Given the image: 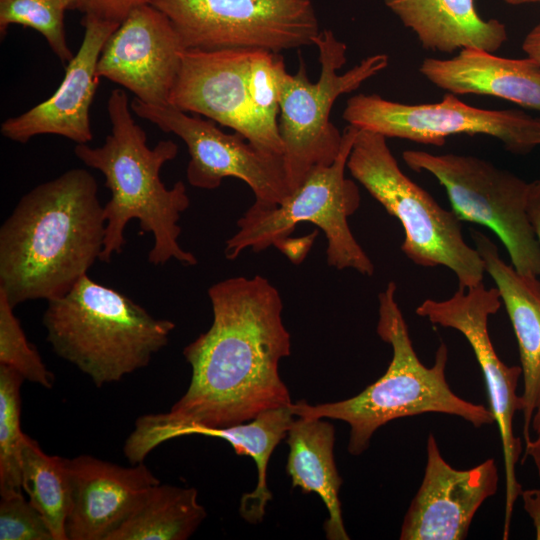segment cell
<instances>
[{
    "instance_id": "1",
    "label": "cell",
    "mask_w": 540,
    "mask_h": 540,
    "mask_svg": "<svg viewBox=\"0 0 540 540\" xmlns=\"http://www.w3.org/2000/svg\"><path fill=\"white\" fill-rule=\"evenodd\" d=\"M208 297L212 324L183 350L192 368L189 387L170 411L136 420L123 446L131 464L168 440L248 422L292 403L279 374L291 340L278 289L263 276H239L211 285Z\"/></svg>"
},
{
    "instance_id": "2",
    "label": "cell",
    "mask_w": 540,
    "mask_h": 540,
    "mask_svg": "<svg viewBox=\"0 0 540 540\" xmlns=\"http://www.w3.org/2000/svg\"><path fill=\"white\" fill-rule=\"evenodd\" d=\"M105 229L89 171L70 169L37 185L0 227V290L14 307L64 296L99 260Z\"/></svg>"
},
{
    "instance_id": "3",
    "label": "cell",
    "mask_w": 540,
    "mask_h": 540,
    "mask_svg": "<svg viewBox=\"0 0 540 540\" xmlns=\"http://www.w3.org/2000/svg\"><path fill=\"white\" fill-rule=\"evenodd\" d=\"M131 102L122 89H114L107 101L111 133L98 147L76 144L74 153L86 166L100 171L111 191L104 205L105 239L99 260L110 263L126 245L125 229L130 220L139 222L143 233H151L153 246L148 262L154 266L175 260L185 266L198 263L179 242L181 214L190 206L183 181L167 188L160 178L165 163L173 160L178 146L172 140L147 145V136L132 116Z\"/></svg>"
},
{
    "instance_id": "4",
    "label": "cell",
    "mask_w": 540,
    "mask_h": 540,
    "mask_svg": "<svg viewBox=\"0 0 540 540\" xmlns=\"http://www.w3.org/2000/svg\"><path fill=\"white\" fill-rule=\"evenodd\" d=\"M391 281L379 293L377 334L392 348L386 372L356 396L331 403L310 405L305 400L291 404L295 416L342 420L350 426L348 452L362 454L373 434L388 422L424 413L458 416L476 428L494 422L489 408L456 395L446 380L448 348L441 343L431 367L418 358L408 327L395 300Z\"/></svg>"
},
{
    "instance_id": "5",
    "label": "cell",
    "mask_w": 540,
    "mask_h": 540,
    "mask_svg": "<svg viewBox=\"0 0 540 540\" xmlns=\"http://www.w3.org/2000/svg\"><path fill=\"white\" fill-rule=\"evenodd\" d=\"M42 320L53 351L97 387L146 367L175 328L88 274L67 294L48 301Z\"/></svg>"
},
{
    "instance_id": "6",
    "label": "cell",
    "mask_w": 540,
    "mask_h": 540,
    "mask_svg": "<svg viewBox=\"0 0 540 540\" xmlns=\"http://www.w3.org/2000/svg\"><path fill=\"white\" fill-rule=\"evenodd\" d=\"M347 168L402 224L405 237L401 250L412 262L449 268L463 289L482 283L484 263L476 248L465 242L461 220L402 172L385 136L359 129Z\"/></svg>"
},
{
    "instance_id": "7",
    "label": "cell",
    "mask_w": 540,
    "mask_h": 540,
    "mask_svg": "<svg viewBox=\"0 0 540 540\" xmlns=\"http://www.w3.org/2000/svg\"><path fill=\"white\" fill-rule=\"evenodd\" d=\"M358 128L343 130L341 150L335 161L313 168L299 188L282 204L267 209L249 208L237 221V232L226 241L224 255L236 259L250 248L260 252L290 237L300 222L318 226L327 238V264L338 270L352 268L371 276L374 264L355 239L348 218L360 206L357 184L345 177V169Z\"/></svg>"
},
{
    "instance_id": "8",
    "label": "cell",
    "mask_w": 540,
    "mask_h": 540,
    "mask_svg": "<svg viewBox=\"0 0 540 540\" xmlns=\"http://www.w3.org/2000/svg\"><path fill=\"white\" fill-rule=\"evenodd\" d=\"M314 45L321 65L318 81H310L301 57L296 74L284 70L281 76L279 133L292 194L313 168L332 164L341 150L343 132L330 121L336 99L359 88L389 63L386 54H375L338 74L347 61L346 44L332 30L324 29Z\"/></svg>"
},
{
    "instance_id": "9",
    "label": "cell",
    "mask_w": 540,
    "mask_h": 540,
    "mask_svg": "<svg viewBox=\"0 0 540 540\" xmlns=\"http://www.w3.org/2000/svg\"><path fill=\"white\" fill-rule=\"evenodd\" d=\"M402 158L411 169L437 178L461 221L496 233L518 273L540 275V244L527 213L528 182L471 155L406 150Z\"/></svg>"
},
{
    "instance_id": "10",
    "label": "cell",
    "mask_w": 540,
    "mask_h": 540,
    "mask_svg": "<svg viewBox=\"0 0 540 540\" xmlns=\"http://www.w3.org/2000/svg\"><path fill=\"white\" fill-rule=\"evenodd\" d=\"M185 49L280 53L314 45L320 25L311 0H153Z\"/></svg>"
},
{
    "instance_id": "11",
    "label": "cell",
    "mask_w": 540,
    "mask_h": 540,
    "mask_svg": "<svg viewBox=\"0 0 540 540\" xmlns=\"http://www.w3.org/2000/svg\"><path fill=\"white\" fill-rule=\"evenodd\" d=\"M342 117L358 129L421 144L441 146L452 135L484 134L514 153L540 145V118L520 110L477 108L449 92L440 102L428 104H404L360 93L348 99Z\"/></svg>"
},
{
    "instance_id": "12",
    "label": "cell",
    "mask_w": 540,
    "mask_h": 540,
    "mask_svg": "<svg viewBox=\"0 0 540 540\" xmlns=\"http://www.w3.org/2000/svg\"><path fill=\"white\" fill-rule=\"evenodd\" d=\"M130 104L134 114L185 143L190 155L186 178L191 186L214 190L224 178H238L254 193L250 208L257 210L276 207L292 195L282 156L266 154L239 132L225 133L213 120L170 104L152 105L137 98Z\"/></svg>"
},
{
    "instance_id": "13",
    "label": "cell",
    "mask_w": 540,
    "mask_h": 540,
    "mask_svg": "<svg viewBox=\"0 0 540 540\" xmlns=\"http://www.w3.org/2000/svg\"><path fill=\"white\" fill-rule=\"evenodd\" d=\"M500 306L498 289H487L482 282L469 289L459 287L447 300L426 299L415 312L435 325L459 331L470 344L482 370L489 409L502 444L505 472L503 539L506 540L515 501L522 492L515 474L522 444L514 434L513 419L517 411H522L523 402L521 395L517 394L518 381L522 376L521 366H508L499 358L488 331L489 316L495 314Z\"/></svg>"
},
{
    "instance_id": "14",
    "label": "cell",
    "mask_w": 540,
    "mask_h": 540,
    "mask_svg": "<svg viewBox=\"0 0 540 540\" xmlns=\"http://www.w3.org/2000/svg\"><path fill=\"white\" fill-rule=\"evenodd\" d=\"M185 47L169 18L152 4L132 10L105 43L96 74L140 101L169 105Z\"/></svg>"
},
{
    "instance_id": "15",
    "label": "cell",
    "mask_w": 540,
    "mask_h": 540,
    "mask_svg": "<svg viewBox=\"0 0 540 540\" xmlns=\"http://www.w3.org/2000/svg\"><path fill=\"white\" fill-rule=\"evenodd\" d=\"M426 455L424 476L404 516L399 538L463 540L480 506L498 489L496 462L489 458L470 469H455L442 457L432 433Z\"/></svg>"
},
{
    "instance_id": "16",
    "label": "cell",
    "mask_w": 540,
    "mask_h": 540,
    "mask_svg": "<svg viewBox=\"0 0 540 540\" xmlns=\"http://www.w3.org/2000/svg\"><path fill=\"white\" fill-rule=\"evenodd\" d=\"M81 23L83 40L67 63L61 84L51 97L1 124L0 132L7 139L26 143L35 136L52 134L76 144L92 140L90 107L100 80L97 63L105 43L120 24L87 15Z\"/></svg>"
},
{
    "instance_id": "17",
    "label": "cell",
    "mask_w": 540,
    "mask_h": 540,
    "mask_svg": "<svg viewBox=\"0 0 540 540\" xmlns=\"http://www.w3.org/2000/svg\"><path fill=\"white\" fill-rule=\"evenodd\" d=\"M71 506L67 540H107L151 486L160 483L142 463L131 467L89 455L69 459Z\"/></svg>"
},
{
    "instance_id": "18",
    "label": "cell",
    "mask_w": 540,
    "mask_h": 540,
    "mask_svg": "<svg viewBox=\"0 0 540 540\" xmlns=\"http://www.w3.org/2000/svg\"><path fill=\"white\" fill-rule=\"evenodd\" d=\"M254 49H185L169 104L239 132L248 126V81Z\"/></svg>"
},
{
    "instance_id": "19",
    "label": "cell",
    "mask_w": 540,
    "mask_h": 540,
    "mask_svg": "<svg viewBox=\"0 0 540 540\" xmlns=\"http://www.w3.org/2000/svg\"><path fill=\"white\" fill-rule=\"evenodd\" d=\"M420 73L455 95H489L540 111V65L477 49H461L450 59L426 58Z\"/></svg>"
},
{
    "instance_id": "20",
    "label": "cell",
    "mask_w": 540,
    "mask_h": 540,
    "mask_svg": "<svg viewBox=\"0 0 540 540\" xmlns=\"http://www.w3.org/2000/svg\"><path fill=\"white\" fill-rule=\"evenodd\" d=\"M475 248L485 271L499 291L517 339L523 393V436L529 440L536 397L540 388V280L518 273L499 256L496 245L483 233L472 230Z\"/></svg>"
},
{
    "instance_id": "21",
    "label": "cell",
    "mask_w": 540,
    "mask_h": 540,
    "mask_svg": "<svg viewBox=\"0 0 540 540\" xmlns=\"http://www.w3.org/2000/svg\"><path fill=\"white\" fill-rule=\"evenodd\" d=\"M421 45L443 53L477 49L493 53L507 41L506 26L484 20L474 0H384Z\"/></svg>"
},
{
    "instance_id": "22",
    "label": "cell",
    "mask_w": 540,
    "mask_h": 540,
    "mask_svg": "<svg viewBox=\"0 0 540 540\" xmlns=\"http://www.w3.org/2000/svg\"><path fill=\"white\" fill-rule=\"evenodd\" d=\"M335 429L323 418L299 416L287 434L289 455L286 471L292 487L304 494L317 493L328 511L324 522L329 540H348L342 517L339 491L342 478L334 460Z\"/></svg>"
},
{
    "instance_id": "23",
    "label": "cell",
    "mask_w": 540,
    "mask_h": 540,
    "mask_svg": "<svg viewBox=\"0 0 540 540\" xmlns=\"http://www.w3.org/2000/svg\"><path fill=\"white\" fill-rule=\"evenodd\" d=\"M206 518L195 488L151 486L107 540H185Z\"/></svg>"
},
{
    "instance_id": "24",
    "label": "cell",
    "mask_w": 540,
    "mask_h": 540,
    "mask_svg": "<svg viewBox=\"0 0 540 540\" xmlns=\"http://www.w3.org/2000/svg\"><path fill=\"white\" fill-rule=\"evenodd\" d=\"M291 404L266 410L249 423L198 429L192 434L221 438L232 446L236 454L250 456L254 460L258 472L257 485L254 491L242 496L239 507L240 515L249 523L263 520L267 504L272 499L267 485V466L273 450L287 436L294 421Z\"/></svg>"
},
{
    "instance_id": "25",
    "label": "cell",
    "mask_w": 540,
    "mask_h": 540,
    "mask_svg": "<svg viewBox=\"0 0 540 540\" xmlns=\"http://www.w3.org/2000/svg\"><path fill=\"white\" fill-rule=\"evenodd\" d=\"M22 489L48 523L54 540H67L65 524L71 506L69 459L42 451L28 435L22 448Z\"/></svg>"
},
{
    "instance_id": "26",
    "label": "cell",
    "mask_w": 540,
    "mask_h": 540,
    "mask_svg": "<svg viewBox=\"0 0 540 540\" xmlns=\"http://www.w3.org/2000/svg\"><path fill=\"white\" fill-rule=\"evenodd\" d=\"M286 70L283 56L255 50L248 81V120L246 139L258 150L283 157L279 133L281 76Z\"/></svg>"
},
{
    "instance_id": "27",
    "label": "cell",
    "mask_w": 540,
    "mask_h": 540,
    "mask_svg": "<svg viewBox=\"0 0 540 540\" xmlns=\"http://www.w3.org/2000/svg\"><path fill=\"white\" fill-rule=\"evenodd\" d=\"M16 370L0 365V494H21V459L26 434L21 431V385Z\"/></svg>"
},
{
    "instance_id": "28",
    "label": "cell",
    "mask_w": 540,
    "mask_h": 540,
    "mask_svg": "<svg viewBox=\"0 0 540 540\" xmlns=\"http://www.w3.org/2000/svg\"><path fill=\"white\" fill-rule=\"evenodd\" d=\"M67 9L58 0H0V32L19 24L39 32L61 62L74 57L65 33L64 13Z\"/></svg>"
},
{
    "instance_id": "29",
    "label": "cell",
    "mask_w": 540,
    "mask_h": 540,
    "mask_svg": "<svg viewBox=\"0 0 540 540\" xmlns=\"http://www.w3.org/2000/svg\"><path fill=\"white\" fill-rule=\"evenodd\" d=\"M13 309L6 294L0 290V365L16 370L25 380L52 388L54 375L26 338Z\"/></svg>"
},
{
    "instance_id": "30",
    "label": "cell",
    "mask_w": 540,
    "mask_h": 540,
    "mask_svg": "<svg viewBox=\"0 0 540 540\" xmlns=\"http://www.w3.org/2000/svg\"><path fill=\"white\" fill-rule=\"evenodd\" d=\"M0 540H54L42 514L23 494L1 497Z\"/></svg>"
},
{
    "instance_id": "31",
    "label": "cell",
    "mask_w": 540,
    "mask_h": 540,
    "mask_svg": "<svg viewBox=\"0 0 540 540\" xmlns=\"http://www.w3.org/2000/svg\"><path fill=\"white\" fill-rule=\"evenodd\" d=\"M153 0H75V9L87 16L121 23L135 8Z\"/></svg>"
},
{
    "instance_id": "32",
    "label": "cell",
    "mask_w": 540,
    "mask_h": 540,
    "mask_svg": "<svg viewBox=\"0 0 540 540\" xmlns=\"http://www.w3.org/2000/svg\"><path fill=\"white\" fill-rule=\"evenodd\" d=\"M316 232L301 238H286L280 241L275 247L280 249L293 263H300L308 253Z\"/></svg>"
},
{
    "instance_id": "33",
    "label": "cell",
    "mask_w": 540,
    "mask_h": 540,
    "mask_svg": "<svg viewBox=\"0 0 540 540\" xmlns=\"http://www.w3.org/2000/svg\"><path fill=\"white\" fill-rule=\"evenodd\" d=\"M523 507L535 527V537L540 540V488L522 489Z\"/></svg>"
},
{
    "instance_id": "34",
    "label": "cell",
    "mask_w": 540,
    "mask_h": 540,
    "mask_svg": "<svg viewBox=\"0 0 540 540\" xmlns=\"http://www.w3.org/2000/svg\"><path fill=\"white\" fill-rule=\"evenodd\" d=\"M527 213L540 244V180L529 182Z\"/></svg>"
},
{
    "instance_id": "35",
    "label": "cell",
    "mask_w": 540,
    "mask_h": 540,
    "mask_svg": "<svg viewBox=\"0 0 540 540\" xmlns=\"http://www.w3.org/2000/svg\"><path fill=\"white\" fill-rule=\"evenodd\" d=\"M522 48L527 57L540 65V23L531 29L525 36Z\"/></svg>"
},
{
    "instance_id": "36",
    "label": "cell",
    "mask_w": 540,
    "mask_h": 540,
    "mask_svg": "<svg viewBox=\"0 0 540 540\" xmlns=\"http://www.w3.org/2000/svg\"><path fill=\"white\" fill-rule=\"evenodd\" d=\"M525 454L523 456V461L527 458H530L537 470L539 479H540V435H536L535 439L526 440Z\"/></svg>"
},
{
    "instance_id": "37",
    "label": "cell",
    "mask_w": 540,
    "mask_h": 540,
    "mask_svg": "<svg viewBox=\"0 0 540 540\" xmlns=\"http://www.w3.org/2000/svg\"><path fill=\"white\" fill-rule=\"evenodd\" d=\"M531 427L536 435H540V388L536 397Z\"/></svg>"
},
{
    "instance_id": "38",
    "label": "cell",
    "mask_w": 540,
    "mask_h": 540,
    "mask_svg": "<svg viewBox=\"0 0 540 540\" xmlns=\"http://www.w3.org/2000/svg\"><path fill=\"white\" fill-rule=\"evenodd\" d=\"M503 1H505L507 4H510V5H522V4H532V3L540 4V0H503Z\"/></svg>"
},
{
    "instance_id": "39",
    "label": "cell",
    "mask_w": 540,
    "mask_h": 540,
    "mask_svg": "<svg viewBox=\"0 0 540 540\" xmlns=\"http://www.w3.org/2000/svg\"><path fill=\"white\" fill-rule=\"evenodd\" d=\"M67 10L75 9V0H58Z\"/></svg>"
}]
</instances>
